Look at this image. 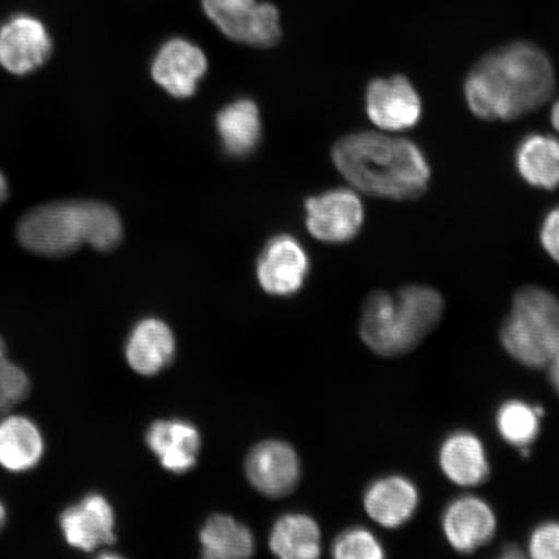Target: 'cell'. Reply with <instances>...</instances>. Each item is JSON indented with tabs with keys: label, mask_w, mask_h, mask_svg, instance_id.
I'll return each mask as SVG.
<instances>
[{
	"label": "cell",
	"mask_w": 559,
	"mask_h": 559,
	"mask_svg": "<svg viewBox=\"0 0 559 559\" xmlns=\"http://www.w3.org/2000/svg\"><path fill=\"white\" fill-rule=\"evenodd\" d=\"M555 87L548 56L520 41L488 53L474 67L465 82V97L481 120L510 121L540 108Z\"/></svg>",
	"instance_id": "1"
},
{
	"label": "cell",
	"mask_w": 559,
	"mask_h": 559,
	"mask_svg": "<svg viewBox=\"0 0 559 559\" xmlns=\"http://www.w3.org/2000/svg\"><path fill=\"white\" fill-rule=\"evenodd\" d=\"M333 163L356 190L381 199H416L430 180L428 160L415 143L380 132L342 138Z\"/></svg>",
	"instance_id": "2"
},
{
	"label": "cell",
	"mask_w": 559,
	"mask_h": 559,
	"mask_svg": "<svg viewBox=\"0 0 559 559\" xmlns=\"http://www.w3.org/2000/svg\"><path fill=\"white\" fill-rule=\"evenodd\" d=\"M17 240L44 257H64L83 243L99 251L118 247L123 236L116 210L96 201H58L31 210L21 218Z\"/></svg>",
	"instance_id": "3"
},
{
	"label": "cell",
	"mask_w": 559,
	"mask_h": 559,
	"mask_svg": "<svg viewBox=\"0 0 559 559\" xmlns=\"http://www.w3.org/2000/svg\"><path fill=\"white\" fill-rule=\"evenodd\" d=\"M444 307L442 295L426 285H407L395 295L374 292L362 307L360 337L370 352L397 358L414 352L436 330Z\"/></svg>",
	"instance_id": "4"
},
{
	"label": "cell",
	"mask_w": 559,
	"mask_h": 559,
	"mask_svg": "<svg viewBox=\"0 0 559 559\" xmlns=\"http://www.w3.org/2000/svg\"><path fill=\"white\" fill-rule=\"evenodd\" d=\"M500 344L521 366L547 368L559 346V299L554 293L539 286L516 292L500 328Z\"/></svg>",
	"instance_id": "5"
},
{
	"label": "cell",
	"mask_w": 559,
	"mask_h": 559,
	"mask_svg": "<svg viewBox=\"0 0 559 559\" xmlns=\"http://www.w3.org/2000/svg\"><path fill=\"white\" fill-rule=\"evenodd\" d=\"M216 29L236 44L269 48L282 39L276 4L269 0H200Z\"/></svg>",
	"instance_id": "6"
},
{
	"label": "cell",
	"mask_w": 559,
	"mask_h": 559,
	"mask_svg": "<svg viewBox=\"0 0 559 559\" xmlns=\"http://www.w3.org/2000/svg\"><path fill=\"white\" fill-rule=\"evenodd\" d=\"M498 526V515L492 506L474 495L453 499L440 516V528L447 544L464 556L473 555L491 543Z\"/></svg>",
	"instance_id": "7"
},
{
	"label": "cell",
	"mask_w": 559,
	"mask_h": 559,
	"mask_svg": "<svg viewBox=\"0 0 559 559\" xmlns=\"http://www.w3.org/2000/svg\"><path fill=\"white\" fill-rule=\"evenodd\" d=\"M52 39L41 21L19 13L0 26V66L15 75L37 72L50 60Z\"/></svg>",
	"instance_id": "8"
},
{
	"label": "cell",
	"mask_w": 559,
	"mask_h": 559,
	"mask_svg": "<svg viewBox=\"0 0 559 559\" xmlns=\"http://www.w3.org/2000/svg\"><path fill=\"white\" fill-rule=\"evenodd\" d=\"M306 225L320 241L342 243L353 240L365 222V207L353 191H328L306 202Z\"/></svg>",
	"instance_id": "9"
},
{
	"label": "cell",
	"mask_w": 559,
	"mask_h": 559,
	"mask_svg": "<svg viewBox=\"0 0 559 559\" xmlns=\"http://www.w3.org/2000/svg\"><path fill=\"white\" fill-rule=\"evenodd\" d=\"M366 103L369 120L382 131L412 129L423 115L416 88L402 75L370 82Z\"/></svg>",
	"instance_id": "10"
},
{
	"label": "cell",
	"mask_w": 559,
	"mask_h": 559,
	"mask_svg": "<svg viewBox=\"0 0 559 559\" xmlns=\"http://www.w3.org/2000/svg\"><path fill=\"white\" fill-rule=\"evenodd\" d=\"M206 70L204 51L190 39L181 37L166 40L152 62L153 80L178 99H187L195 93Z\"/></svg>",
	"instance_id": "11"
},
{
	"label": "cell",
	"mask_w": 559,
	"mask_h": 559,
	"mask_svg": "<svg viewBox=\"0 0 559 559\" xmlns=\"http://www.w3.org/2000/svg\"><path fill=\"white\" fill-rule=\"evenodd\" d=\"M310 262L295 237L277 236L270 240L258 260L257 275L262 288L272 296L295 295L309 274Z\"/></svg>",
	"instance_id": "12"
},
{
	"label": "cell",
	"mask_w": 559,
	"mask_h": 559,
	"mask_svg": "<svg viewBox=\"0 0 559 559\" xmlns=\"http://www.w3.org/2000/svg\"><path fill=\"white\" fill-rule=\"evenodd\" d=\"M60 527L70 547L93 551L116 543V516L107 498L90 493L60 515Z\"/></svg>",
	"instance_id": "13"
},
{
	"label": "cell",
	"mask_w": 559,
	"mask_h": 559,
	"mask_svg": "<svg viewBox=\"0 0 559 559\" xmlns=\"http://www.w3.org/2000/svg\"><path fill=\"white\" fill-rule=\"evenodd\" d=\"M419 489L403 474H388L377 478L362 495V506L369 519L386 530H397L417 513Z\"/></svg>",
	"instance_id": "14"
},
{
	"label": "cell",
	"mask_w": 559,
	"mask_h": 559,
	"mask_svg": "<svg viewBox=\"0 0 559 559\" xmlns=\"http://www.w3.org/2000/svg\"><path fill=\"white\" fill-rule=\"evenodd\" d=\"M438 465L453 485L473 488L491 477V463L484 440L471 430H454L438 449Z\"/></svg>",
	"instance_id": "15"
},
{
	"label": "cell",
	"mask_w": 559,
	"mask_h": 559,
	"mask_svg": "<svg viewBox=\"0 0 559 559\" xmlns=\"http://www.w3.org/2000/svg\"><path fill=\"white\" fill-rule=\"evenodd\" d=\"M250 484L270 498H283L295 489L300 465L289 444L269 440L254 447L247 460Z\"/></svg>",
	"instance_id": "16"
},
{
	"label": "cell",
	"mask_w": 559,
	"mask_h": 559,
	"mask_svg": "<svg viewBox=\"0 0 559 559\" xmlns=\"http://www.w3.org/2000/svg\"><path fill=\"white\" fill-rule=\"evenodd\" d=\"M146 444L166 471L186 473L195 465L200 451V432L181 419H160L151 426L145 436Z\"/></svg>",
	"instance_id": "17"
},
{
	"label": "cell",
	"mask_w": 559,
	"mask_h": 559,
	"mask_svg": "<svg viewBox=\"0 0 559 559\" xmlns=\"http://www.w3.org/2000/svg\"><path fill=\"white\" fill-rule=\"evenodd\" d=\"M174 334L164 321L145 319L131 332L126 345V359L135 372L153 376L165 369L174 359Z\"/></svg>",
	"instance_id": "18"
},
{
	"label": "cell",
	"mask_w": 559,
	"mask_h": 559,
	"mask_svg": "<svg viewBox=\"0 0 559 559\" xmlns=\"http://www.w3.org/2000/svg\"><path fill=\"white\" fill-rule=\"evenodd\" d=\"M45 453L44 436L25 416L0 419V466L13 473L33 469Z\"/></svg>",
	"instance_id": "19"
},
{
	"label": "cell",
	"mask_w": 559,
	"mask_h": 559,
	"mask_svg": "<svg viewBox=\"0 0 559 559\" xmlns=\"http://www.w3.org/2000/svg\"><path fill=\"white\" fill-rule=\"evenodd\" d=\"M261 116L257 105L239 100L227 105L216 117L223 148L233 157H247L253 153L261 139Z\"/></svg>",
	"instance_id": "20"
},
{
	"label": "cell",
	"mask_w": 559,
	"mask_h": 559,
	"mask_svg": "<svg viewBox=\"0 0 559 559\" xmlns=\"http://www.w3.org/2000/svg\"><path fill=\"white\" fill-rule=\"evenodd\" d=\"M515 164L530 186L556 190L559 187V140L544 134L524 138L516 148Z\"/></svg>",
	"instance_id": "21"
},
{
	"label": "cell",
	"mask_w": 559,
	"mask_h": 559,
	"mask_svg": "<svg viewBox=\"0 0 559 559\" xmlns=\"http://www.w3.org/2000/svg\"><path fill=\"white\" fill-rule=\"evenodd\" d=\"M320 528L311 516L289 514L272 528L270 547L280 558L314 559L320 556Z\"/></svg>",
	"instance_id": "22"
},
{
	"label": "cell",
	"mask_w": 559,
	"mask_h": 559,
	"mask_svg": "<svg viewBox=\"0 0 559 559\" xmlns=\"http://www.w3.org/2000/svg\"><path fill=\"white\" fill-rule=\"evenodd\" d=\"M202 556L216 559H239L253 555L254 539L250 530L233 516H210L200 533Z\"/></svg>",
	"instance_id": "23"
},
{
	"label": "cell",
	"mask_w": 559,
	"mask_h": 559,
	"mask_svg": "<svg viewBox=\"0 0 559 559\" xmlns=\"http://www.w3.org/2000/svg\"><path fill=\"white\" fill-rule=\"evenodd\" d=\"M544 415L542 405H534L514 397V400L502 402L496 411V430L507 444L521 450L533 445L539 438Z\"/></svg>",
	"instance_id": "24"
},
{
	"label": "cell",
	"mask_w": 559,
	"mask_h": 559,
	"mask_svg": "<svg viewBox=\"0 0 559 559\" xmlns=\"http://www.w3.org/2000/svg\"><path fill=\"white\" fill-rule=\"evenodd\" d=\"M32 383L23 368L7 356L5 342L0 335V415L7 414L29 396Z\"/></svg>",
	"instance_id": "25"
},
{
	"label": "cell",
	"mask_w": 559,
	"mask_h": 559,
	"mask_svg": "<svg viewBox=\"0 0 559 559\" xmlns=\"http://www.w3.org/2000/svg\"><path fill=\"white\" fill-rule=\"evenodd\" d=\"M333 557L337 559H382L386 549L372 531L352 527L342 533L333 544Z\"/></svg>",
	"instance_id": "26"
},
{
	"label": "cell",
	"mask_w": 559,
	"mask_h": 559,
	"mask_svg": "<svg viewBox=\"0 0 559 559\" xmlns=\"http://www.w3.org/2000/svg\"><path fill=\"white\" fill-rule=\"evenodd\" d=\"M527 554L534 559H559V521H544L531 531Z\"/></svg>",
	"instance_id": "27"
},
{
	"label": "cell",
	"mask_w": 559,
	"mask_h": 559,
	"mask_svg": "<svg viewBox=\"0 0 559 559\" xmlns=\"http://www.w3.org/2000/svg\"><path fill=\"white\" fill-rule=\"evenodd\" d=\"M540 240L551 260L559 264V206L545 216Z\"/></svg>",
	"instance_id": "28"
},
{
	"label": "cell",
	"mask_w": 559,
	"mask_h": 559,
	"mask_svg": "<svg viewBox=\"0 0 559 559\" xmlns=\"http://www.w3.org/2000/svg\"><path fill=\"white\" fill-rule=\"evenodd\" d=\"M545 369L548 370L551 388H554L556 394L559 396V346Z\"/></svg>",
	"instance_id": "29"
},
{
	"label": "cell",
	"mask_w": 559,
	"mask_h": 559,
	"mask_svg": "<svg viewBox=\"0 0 559 559\" xmlns=\"http://www.w3.org/2000/svg\"><path fill=\"white\" fill-rule=\"evenodd\" d=\"M499 557L506 559H516L526 557V554H523V550L519 547V545L507 544L501 548Z\"/></svg>",
	"instance_id": "30"
},
{
	"label": "cell",
	"mask_w": 559,
	"mask_h": 559,
	"mask_svg": "<svg viewBox=\"0 0 559 559\" xmlns=\"http://www.w3.org/2000/svg\"><path fill=\"white\" fill-rule=\"evenodd\" d=\"M10 194V188H9V181H7L4 175L0 173V205L3 204V202L9 199Z\"/></svg>",
	"instance_id": "31"
},
{
	"label": "cell",
	"mask_w": 559,
	"mask_h": 559,
	"mask_svg": "<svg viewBox=\"0 0 559 559\" xmlns=\"http://www.w3.org/2000/svg\"><path fill=\"white\" fill-rule=\"evenodd\" d=\"M551 123H554L559 134V102H557L554 109H551Z\"/></svg>",
	"instance_id": "32"
},
{
	"label": "cell",
	"mask_w": 559,
	"mask_h": 559,
	"mask_svg": "<svg viewBox=\"0 0 559 559\" xmlns=\"http://www.w3.org/2000/svg\"><path fill=\"white\" fill-rule=\"evenodd\" d=\"M5 521H7L5 508L2 504V501H0V531L3 530Z\"/></svg>",
	"instance_id": "33"
}]
</instances>
